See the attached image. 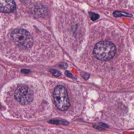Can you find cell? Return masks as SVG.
<instances>
[{
  "instance_id": "cell-1",
  "label": "cell",
  "mask_w": 134,
  "mask_h": 134,
  "mask_svg": "<svg viewBox=\"0 0 134 134\" xmlns=\"http://www.w3.org/2000/svg\"><path fill=\"white\" fill-rule=\"evenodd\" d=\"M10 30L5 40L7 42L5 44L6 53L9 56L16 55L19 58L21 56L28 58L32 55L37 44H39L38 41L40 38H36V29H34L32 25H18Z\"/></svg>"
},
{
  "instance_id": "cell-2",
  "label": "cell",
  "mask_w": 134,
  "mask_h": 134,
  "mask_svg": "<svg viewBox=\"0 0 134 134\" xmlns=\"http://www.w3.org/2000/svg\"><path fill=\"white\" fill-rule=\"evenodd\" d=\"M9 88L6 99H11L15 103L23 107L31 105L36 100L46 96L40 86L32 80H22Z\"/></svg>"
},
{
  "instance_id": "cell-3",
  "label": "cell",
  "mask_w": 134,
  "mask_h": 134,
  "mask_svg": "<svg viewBox=\"0 0 134 134\" xmlns=\"http://www.w3.org/2000/svg\"><path fill=\"white\" fill-rule=\"evenodd\" d=\"M53 99L56 107L61 111H66L71 106L69 93L64 84H58L53 89Z\"/></svg>"
},
{
  "instance_id": "cell-4",
  "label": "cell",
  "mask_w": 134,
  "mask_h": 134,
  "mask_svg": "<svg viewBox=\"0 0 134 134\" xmlns=\"http://www.w3.org/2000/svg\"><path fill=\"white\" fill-rule=\"evenodd\" d=\"M116 53L115 44L108 41H101L97 43L94 48L93 54L99 60L107 61L111 60Z\"/></svg>"
},
{
  "instance_id": "cell-5",
  "label": "cell",
  "mask_w": 134,
  "mask_h": 134,
  "mask_svg": "<svg viewBox=\"0 0 134 134\" xmlns=\"http://www.w3.org/2000/svg\"><path fill=\"white\" fill-rule=\"evenodd\" d=\"M16 9V4L14 1H0V12L10 13Z\"/></svg>"
},
{
  "instance_id": "cell-6",
  "label": "cell",
  "mask_w": 134,
  "mask_h": 134,
  "mask_svg": "<svg viewBox=\"0 0 134 134\" xmlns=\"http://www.w3.org/2000/svg\"><path fill=\"white\" fill-rule=\"evenodd\" d=\"M113 15L116 17H122V16L131 17L132 16V15L131 14H130L128 13H125V12H120V11L114 12L113 13Z\"/></svg>"
},
{
  "instance_id": "cell-7",
  "label": "cell",
  "mask_w": 134,
  "mask_h": 134,
  "mask_svg": "<svg viewBox=\"0 0 134 134\" xmlns=\"http://www.w3.org/2000/svg\"><path fill=\"white\" fill-rule=\"evenodd\" d=\"M89 14H90L91 19L92 21H95L98 19H99L100 17V15L97 13H95L93 12H90Z\"/></svg>"
},
{
  "instance_id": "cell-8",
  "label": "cell",
  "mask_w": 134,
  "mask_h": 134,
  "mask_svg": "<svg viewBox=\"0 0 134 134\" xmlns=\"http://www.w3.org/2000/svg\"><path fill=\"white\" fill-rule=\"evenodd\" d=\"M50 72L53 73V75L56 77H59L60 75H61V73L58 71V70H54V69H53V70H50Z\"/></svg>"
},
{
  "instance_id": "cell-9",
  "label": "cell",
  "mask_w": 134,
  "mask_h": 134,
  "mask_svg": "<svg viewBox=\"0 0 134 134\" xmlns=\"http://www.w3.org/2000/svg\"><path fill=\"white\" fill-rule=\"evenodd\" d=\"M99 125H100L101 126L103 127H106V128H107V127H108V126H107V125H106V124H104V123H99Z\"/></svg>"
}]
</instances>
